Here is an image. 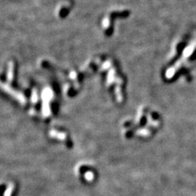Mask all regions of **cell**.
Listing matches in <instances>:
<instances>
[{"label":"cell","mask_w":196,"mask_h":196,"mask_svg":"<svg viewBox=\"0 0 196 196\" xmlns=\"http://www.w3.org/2000/svg\"><path fill=\"white\" fill-rule=\"evenodd\" d=\"M12 185H10V186H9V189L7 190V192H6V194H5V195L6 196H9L10 194H11V193H12Z\"/></svg>","instance_id":"obj_1"},{"label":"cell","mask_w":196,"mask_h":196,"mask_svg":"<svg viewBox=\"0 0 196 196\" xmlns=\"http://www.w3.org/2000/svg\"><path fill=\"white\" fill-rule=\"evenodd\" d=\"M87 176H92V175H93V174H92V173H87ZM92 178H93V177H87V180H89V181H90V180H91V179H92Z\"/></svg>","instance_id":"obj_2"}]
</instances>
